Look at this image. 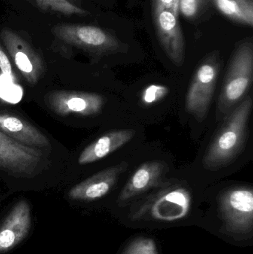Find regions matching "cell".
I'll return each mask as SVG.
<instances>
[{
    "mask_svg": "<svg viewBox=\"0 0 253 254\" xmlns=\"http://www.w3.org/2000/svg\"><path fill=\"white\" fill-rule=\"evenodd\" d=\"M169 167L163 161H150L141 164L128 180L120 192L118 201L123 204L154 188L164 185Z\"/></svg>",
    "mask_w": 253,
    "mask_h": 254,
    "instance_id": "7c38bea8",
    "label": "cell"
},
{
    "mask_svg": "<svg viewBox=\"0 0 253 254\" xmlns=\"http://www.w3.org/2000/svg\"><path fill=\"white\" fill-rule=\"evenodd\" d=\"M246 16L250 23L253 25V0H235Z\"/></svg>",
    "mask_w": 253,
    "mask_h": 254,
    "instance_id": "603a6c76",
    "label": "cell"
},
{
    "mask_svg": "<svg viewBox=\"0 0 253 254\" xmlns=\"http://www.w3.org/2000/svg\"><path fill=\"white\" fill-rule=\"evenodd\" d=\"M45 101L48 107L59 116H95L102 112L105 104V98L102 95L80 91H52L46 95Z\"/></svg>",
    "mask_w": 253,
    "mask_h": 254,
    "instance_id": "9c48e42d",
    "label": "cell"
},
{
    "mask_svg": "<svg viewBox=\"0 0 253 254\" xmlns=\"http://www.w3.org/2000/svg\"><path fill=\"white\" fill-rule=\"evenodd\" d=\"M219 57L212 54L196 69L186 97V110L198 121L207 116L220 72Z\"/></svg>",
    "mask_w": 253,
    "mask_h": 254,
    "instance_id": "8992f818",
    "label": "cell"
},
{
    "mask_svg": "<svg viewBox=\"0 0 253 254\" xmlns=\"http://www.w3.org/2000/svg\"><path fill=\"white\" fill-rule=\"evenodd\" d=\"M208 0H178V13L188 19H194L201 14Z\"/></svg>",
    "mask_w": 253,
    "mask_h": 254,
    "instance_id": "ac0fdd59",
    "label": "cell"
},
{
    "mask_svg": "<svg viewBox=\"0 0 253 254\" xmlns=\"http://www.w3.org/2000/svg\"><path fill=\"white\" fill-rule=\"evenodd\" d=\"M31 210L26 201H19L0 227V253L8 252L28 234L31 227Z\"/></svg>",
    "mask_w": 253,
    "mask_h": 254,
    "instance_id": "4fadbf2b",
    "label": "cell"
},
{
    "mask_svg": "<svg viewBox=\"0 0 253 254\" xmlns=\"http://www.w3.org/2000/svg\"><path fill=\"white\" fill-rule=\"evenodd\" d=\"M253 43L242 42L235 51L219 97L217 116H227L243 100L253 81Z\"/></svg>",
    "mask_w": 253,
    "mask_h": 254,
    "instance_id": "7a4b0ae2",
    "label": "cell"
},
{
    "mask_svg": "<svg viewBox=\"0 0 253 254\" xmlns=\"http://www.w3.org/2000/svg\"><path fill=\"white\" fill-rule=\"evenodd\" d=\"M136 131L132 129L115 130L104 134L86 146L80 155V165L92 164L102 159L130 141Z\"/></svg>",
    "mask_w": 253,
    "mask_h": 254,
    "instance_id": "9a60e30c",
    "label": "cell"
},
{
    "mask_svg": "<svg viewBox=\"0 0 253 254\" xmlns=\"http://www.w3.org/2000/svg\"><path fill=\"white\" fill-rule=\"evenodd\" d=\"M220 204L223 218L229 232L248 234L252 231V188L240 186L228 190L221 197Z\"/></svg>",
    "mask_w": 253,
    "mask_h": 254,
    "instance_id": "52a82bcc",
    "label": "cell"
},
{
    "mask_svg": "<svg viewBox=\"0 0 253 254\" xmlns=\"http://www.w3.org/2000/svg\"><path fill=\"white\" fill-rule=\"evenodd\" d=\"M143 201L132 213V219L174 222L184 219L191 207V193L181 184L165 183Z\"/></svg>",
    "mask_w": 253,
    "mask_h": 254,
    "instance_id": "3957f363",
    "label": "cell"
},
{
    "mask_svg": "<svg viewBox=\"0 0 253 254\" xmlns=\"http://www.w3.org/2000/svg\"><path fill=\"white\" fill-rule=\"evenodd\" d=\"M156 34L166 55L177 66L185 61V40L178 16L168 10H152Z\"/></svg>",
    "mask_w": 253,
    "mask_h": 254,
    "instance_id": "30bf717a",
    "label": "cell"
},
{
    "mask_svg": "<svg viewBox=\"0 0 253 254\" xmlns=\"http://www.w3.org/2000/svg\"><path fill=\"white\" fill-rule=\"evenodd\" d=\"M36 4L43 11L57 12L65 16H87L89 11L77 7L69 0H35Z\"/></svg>",
    "mask_w": 253,
    "mask_h": 254,
    "instance_id": "2e32d148",
    "label": "cell"
},
{
    "mask_svg": "<svg viewBox=\"0 0 253 254\" xmlns=\"http://www.w3.org/2000/svg\"><path fill=\"white\" fill-rule=\"evenodd\" d=\"M252 106V97H245L226 116L224 123L203 158V164L206 170H220L240 155L248 137Z\"/></svg>",
    "mask_w": 253,
    "mask_h": 254,
    "instance_id": "6da1fadb",
    "label": "cell"
},
{
    "mask_svg": "<svg viewBox=\"0 0 253 254\" xmlns=\"http://www.w3.org/2000/svg\"><path fill=\"white\" fill-rule=\"evenodd\" d=\"M49 164V156L41 149L22 144L0 131V170L15 177L31 179Z\"/></svg>",
    "mask_w": 253,
    "mask_h": 254,
    "instance_id": "5b68a950",
    "label": "cell"
},
{
    "mask_svg": "<svg viewBox=\"0 0 253 254\" xmlns=\"http://www.w3.org/2000/svg\"><path fill=\"white\" fill-rule=\"evenodd\" d=\"M0 37L23 78L29 84H37L46 71L41 55L25 39L10 28H4L0 33Z\"/></svg>",
    "mask_w": 253,
    "mask_h": 254,
    "instance_id": "ba28073f",
    "label": "cell"
},
{
    "mask_svg": "<svg viewBox=\"0 0 253 254\" xmlns=\"http://www.w3.org/2000/svg\"><path fill=\"white\" fill-rule=\"evenodd\" d=\"M128 167L129 164L122 161L117 165L101 170L72 187L68 192V197L72 200L85 201L102 198L111 190Z\"/></svg>",
    "mask_w": 253,
    "mask_h": 254,
    "instance_id": "8fae6325",
    "label": "cell"
},
{
    "mask_svg": "<svg viewBox=\"0 0 253 254\" xmlns=\"http://www.w3.org/2000/svg\"><path fill=\"white\" fill-rule=\"evenodd\" d=\"M0 71L1 74L8 77L12 81H16V77L13 71L11 62L6 54L5 51L1 46V43H0Z\"/></svg>",
    "mask_w": 253,
    "mask_h": 254,
    "instance_id": "44dd1931",
    "label": "cell"
},
{
    "mask_svg": "<svg viewBox=\"0 0 253 254\" xmlns=\"http://www.w3.org/2000/svg\"><path fill=\"white\" fill-rule=\"evenodd\" d=\"M56 40L95 56L124 53L129 46L108 30L93 25L59 24L51 30Z\"/></svg>",
    "mask_w": 253,
    "mask_h": 254,
    "instance_id": "277c9868",
    "label": "cell"
},
{
    "mask_svg": "<svg viewBox=\"0 0 253 254\" xmlns=\"http://www.w3.org/2000/svg\"><path fill=\"white\" fill-rule=\"evenodd\" d=\"M168 10L178 16V0H152V10Z\"/></svg>",
    "mask_w": 253,
    "mask_h": 254,
    "instance_id": "7402d4cb",
    "label": "cell"
},
{
    "mask_svg": "<svg viewBox=\"0 0 253 254\" xmlns=\"http://www.w3.org/2000/svg\"><path fill=\"white\" fill-rule=\"evenodd\" d=\"M169 92V88L163 85H150L146 87L141 93V102L145 105L156 104L166 98Z\"/></svg>",
    "mask_w": 253,
    "mask_h": 254,
    "instance_id": "d6986e66",
    "label": "cell"
},
{
    "mask_svg": "<svg viewBox=\"0 0 253 254\" xmlns=\"http://www.w3.org/2000/svg\"><path fill=\"white\" fill-rule=\"evenodd\" d=\"M124 254H158L157 246L152 239L141 238L134 241Z\"/></svg>",
    "mask_w": 253,
    "mask_h": 254,
    "instance_id": "ffe728a7",
    "label": "cell"
},
{
    "mask_svg": "<svg viewBox=\"0 0 253 254\" xmlns=\"http://www.w3.org/2000/svg\"><path fill=\"white\" fill-rule=\"evenodd\" d=\"M0 131L26 146L41 149L51 147L50 140L42 131L14 115L0 113Z\"/></svg>",
    "mask_w": 253,
    "mask_h": 254,
    "instance_id": "5bb4252c",
    "label": "cell"
},
{
    "mask_svg": "<svg viewBox=\"0 0 253 254\" xmlns=\"http://www.w3.org/2000/svg\"><path fill=\"white\" fill-rule=\"evenodd\" d=\"M215 7L226 17L233 22L253 27L235 0H212Z\"/></svg>",
    "mask_w": 253,
    "mask_h": 254,
    "instance_id": "e0dca14e",
    "label": "cell"
}]
</instances>
